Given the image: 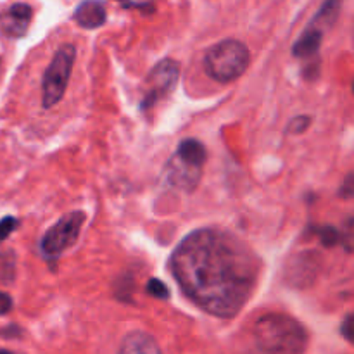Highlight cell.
Here are the masks:
<instances>
[{
	"mask_svg": "<svg viewBox=\"0 0 354 354\" xmlns=\"http://www.w3.org/2000/svg\"><path fill=\"white\" fill-rule=\"evenodd\" d=\"M342 335H344L349 342L353 341V315H348V317H346L344 324H342Z\"/></svg>",
	"mask_w": 354,
	"mask_h": 354,
	"instance_id": "obj_19",
	"label": "cell"
},
{
	"mask_svg": "<svg viewBox=\"0 0 354 354\" xmlns=\"http://www.w3.org/2000/svg\"><path fill=\"white\" fill-rule=\"evenodd\" d=\"M341 6L342 0H325L324 6L318 10V14L315 16V19L311 21L310 26L317 28V30L324 31L325 33V30H327L328 26H332V24L335 23V19H337Z\"/></svg>",
	"mask_w": 354,
	"mask_h": 354,
	"instance_id": "obj_12",
	"label": "cell"
},
{
	"mask_svg": "<svg viewBox=\"0 0 354 354\" xmlns=\"http://www.w3.org/2000/svg\"><path fill=\"white\" fill-rule=\"evenodd\" d=\"M322 40H324V31L317 30L313 26H308L306 31L294 44V55L296 57H313L318 52V48H320Z\"/></svg>",
	"mask_w": 354,
	"mask_h": 354,
	"instance_id": "obj_11",
	"label": "cell"
},
{
	"mask_svg": "<svg viewBox=\"0 0 354 354\" xmlns=\"http://www.w3.org/2000/svg\"><path fill=\"white\" fill-rule=\"evenodd\" d=\"M317 234L320 235V241L325 248H334V245L341 241V234H339L337 228L334 227H322L318 228Z\"/></svg>",
	"mask_w": 354,
	"mask_h": 354,
	"instance_id": "obj_13",
	"label": "cell"
},
{
	"mask_svg": "<svg viewBox=\"0 0 354 354\" xmlns=\"http://www.w3.org/2000/svg\"><path fill=\"white\" fill-rule=\"evenodd\" d=\"M75 45L66 44L55 52L44 75V107H54L64 97L75 64Z\"/></svg>",
	"mask_w": 354,
	"mask_h": 354,
	"instance_id": "obj_5",
	"label": "cell"
},
{
	"mask_svg": "<svg viewBox=\"0 0 354 354\" xmlns=\"http://www.w3.org/2000/svg\"><path fill=\"white\" fill-rule=\"evenodd\" d=\"M118 354H161V349L152 335L135 330L121 341Z\"/></svg>",
	"mask_w": 354,
	"mask_h": 354,
	"instance_id": "obj_10",
	"label": "cell"
},
{
	"mask_svg": "<svg viewBox=\"0 0 354 354\" xmlns=\"http://www.w3.org/2000/svg\"><path fill=\"white\" fill-rule=\"evenodd\" d=\"M206 162V149L196 138H187L176 149V154L169 159L166 178L176 189L194 192L203 176Z\"/></svg>",
	"mask_w": 354,
	"mask_h": 354,
	"instance_id": "obj_3",
	"label": "cell"
},
{
	"mask_svg": "<svg viewBox=\"0 0 354 354\" xmlns=\"http://www.w3.org/2000/svg\"><path fill=\"white\" fill-rule=\"evenodd\" d=\"M180 76V64L173 59H162L161 62L151 69V73L145 78L144 99H142L140 107L144 111L154 107L159 100L169 95L176 86Z\"/></svg>",
	"mask_w": 354,
	"mask_h": 354,
	"instance_id": "obj_7",
	"label": "cell"
},
{
	"mask_svg": "<svg viewBox=\"0 0 354 354\" xmlns=\"http://www.w3.org/2000/svg\"><path fill=\"white\" fill-rule=\"evenodd\" d=\"M121 2H124V6H135V3H130L128 0H121Z\"/></svg>",
	"mask_w": 354,
	"mask_h": 354,
	"instance_id": "obj_21",
	"label": "cell"
},
{
	"mask_svg": "<svg viewBox=\"0 0 354 354\" xmlns=\"http://www.w3.org/2000/svg\"><path fill=\"white\" fill-rule=\"evenodd\" d=\"M147 292L151 294L156 299H168L169 297V289L166 287V283H162L161 280L151 279L147 282Z\"/></svg>",
	"mask_w": 354,
	"mask_h": 354,
	"instance_id": "obj_14",
	"label": "cell"
},
{
	"mask_svg": "<svg viewBox=\"0 0 354 354\" xmlns=\"http://www.w3.org/2000/svg\"><path fill=\"white\" fill-rule=\"evenodd\" d=\"M14 275V259L9 258V254L0 256V280L7 282Z\"/></svg>",
	"mask_w": 354,
	"mask_h": 354,
	"instance_id": "obj_16",
	"label": "cell"
},
{
	"mask_svg": "<svg viewBox=\"0 0 354 354\" xmlns=\"http://www.w3.org/2000/svg\"><path fill=\"white\" fill-rule=\"evenodd\" d=\"M310 123H311V118H308V116L294 118V120L290 121L287 131H290V133H303V131L310 127Z\"/></svg>",
	"mask_w": 354,
	"mask_h": 354,
	"instance_id": "obj_17",
	"label": "cell"
},
{
	"mask_svg": "<svg viewBox=\"0 0 354 354\" xmlns=\"http://www.w3.org/2000/svg\"><path fill=\"white\" fill-rule=\"evenodd\" d=\"M17 227H19V220H16L14 216L2 218V220H0V242L6 241Z\"/></svg>",
	"mask_w": 354,
	"mask_h": 354,
	"instance_id": "obj_15",
	"label": "cell"
},
{
	"mask_svg": "<svg viewBox=\"0 0 354 354\" xmlns=\"http://www.w3.org/2000/svg\"><path fill=\"white\" fill-rule=\"evenodd\" d=\"M10 310H12V299L9 294L0 290V315H7Z\"/></svg>",
	"mask_w": 354,
	"mask_h": 354,
	"instance_id": "obj_18",
	"label": "cell"
},
{
	"mask_svg": "<svg viewBox=\"0 0 354 354\" xmlns=\"http://www.w3.org/2000/svg\"><path fill=\"white\" fill-rule=\"evenodd\" d=\"M0 354H12V353H9V351H6V349H0Z\"/></svg>",
	"mask_w": 354,
	"mask_h": 354,
	"instance_id": "obj_22",
	"label": "cell"
},
{
	"mask_svg": "<svg viewBox=\"0 0 354 354\" xmlns=\"http://www.w3.org/2000/svg\"><path fill=\"white\" fill-rule=\"evenodd\" d=\"M106 7L99 0H85L76 7L73 19L86 30H93V28H100L106 23Z\"/></svg>",
	"mask_w": 354,
	"mask_h": 354,
	"instance_id": "obj_9",
	"label": "cell"
},
{
	"mask_svg": "<svg viewBox=\"0 0 354 354\" xmlns=\"http://www.w3.org/2000/svg\"><path fill=\"white\" fill-rule=\"evenodd\" d=\"M33 17V9L28 3H14L0 16V28L12 38L23 37Z\"/></svg>",
	"mask_w": 354,
	"mask_h": 354,
	"instance_id": "obj_8",
	"label": "cell"
},
{
	"mask_svg": "<svg viewBox=\"0 0 354 354\" xmlns=\"http://www.w3.org/2000/svg\"><path fill=\"white\" fill-rule=\"evenodd\" d=\"M342 196H346V197H349L353 194V175H349L348 178H346V185L342 187Z\"/></svg>",
	"mask_w": 354,
	"mask_h": 354,
	"instance_id": "obj_20",
	"label": "cell"
},
{
	"mask_svg": "<svg viewBox=\"0 0 354 354\" xmlns=\"http://www.w3.org/2000/svg\"><path fill=\"white\" fill-rule=\"evenodd\" d=\"M254 339L266 354H304L310 342L306 328L283 313L263 315L254 325Z\"/></svg>",
	"mask_w": 354,
	"mask_h": 354,
	"instance_id": "obj_2",
	"label": "cell"
},
{
	"mask_svg": "<svg viewBox=\"0 0 354 354\" xmlns=\"http://www.w3.org/2000/svg\"><path fill=\"white\" fill-rule=\"evenodd\" d=\"M249 66V50L242 41L227 38L213 45L204 57V69L213 80L228 83L237 80Z\"/></svg>",
	"mask_w": 354,
	"mask_h": 354,
	"instance_id": "obj_4",
	"label": "cell"
},
{
	"mask_svg": "<svg viewBox=\"0 0 354 354\" xmlns=\"http://www.w3.org/2000/svg\"><path fill=\"white\" fill-rule=\"evenodd\" d=\"M85 213L82 211H73L64 214L55 225H52L47 234L41 239V252L47 258H57L59 254L71 248L80 237L83 223H85Z\"/></svg>",
	"mask_w": 354,
	"mask_h": 354,
	"instance_id": "obj_6",
	"label": "cell"
},
{
	"mask_svg": "<svg viewBox=\"0 0 354 354\" xmlns=\"http://www.w3.org/2000/svg\"><path fill=\"white\" fill-rule=\"evenodd\" d=\"M183 292L213 317L234 318L256 289L259 261L242 241L214 228L196 230L171 256Z\"/></svg>",
	"mask_w": 354,
	"mask_h": 354,
	"instance_id": "obj_1",
	"label": "cell"
}]
</instances>
